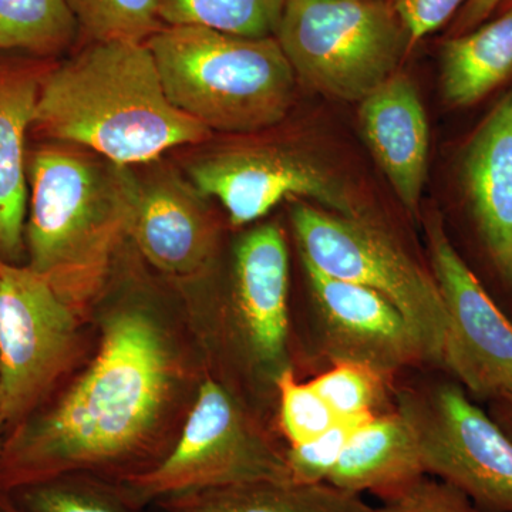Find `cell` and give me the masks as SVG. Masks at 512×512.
Returning a JSON list of instances; mask_svg holds the SVG:
<instances>
[{
    "label": "cell",
    "instance_id": "4316f807",
    "mask_svg": "<svg viewBox=\"0 0 512 512\" xmlns=\"http://www.w3.org/2000/svg\"><path fill=\"white\" fill-rule=\"evenodd\" d=\"M372 417L340 419L335 426L308 443L286 446L289 480L299 484L326 483L353 431Z\"/></svg>",
    "mask_w": 512,
    "mask_h": 512
},
{
    "label": "cell",
    "instance_id": "ffe728a7",
    "mask_svg": "<svg viewBox=\"0 0 512 512\" xmlns=\"http://www.w3.org/2000/svg\"><path fill=\"white\" fill-rule=\"evenodd\" d=\"M153 504L164 512H377L362 495L329 483L256 481L171 495Z\"/></svg>",
    "mask_w": 512,
    "mask_h": 512
},
{
    "label": "cell",
    "instance_id": "2e32d148",
    "mask_svg": "<svg viewBox=\"0 0 512 512\" xmlns=\"http://www.w3.org/2000/svg\"><path fill=\"white\" fill-rule=\"evenodd\" d=\"M363 137L404 210L419 221L429 165L430 131L423 101L409 77L393 74L360 101Z\"/></svg>",
    "mask_w": 512,
    "mask_h": 512
},
{
    "label": "cell",
    "instance_id": "5bb4252c",
    "mask_svg": "<svg viewBox=\"0 0 512 512\" xmlns=\"http://www.w3.org/2000/svg\"><path fill=\"white\" fill-rule=\"evenodd\" d=\"M231 313L248 366L276 389L291 355V269L281 225L264 224L239 239Z\"/></svg>",
    "mask_w": 512,
    "mask_h": 512
},
{
    "label": "cell",
    "instance_id": "3957f363",
    "mask_svg": "<svg viewBox=\"0 0 512 512\" xmlns=\"http://www.w3.org/2000/svg\"><path fill=\"white\" fill-rule=\"evenodd\" d=\"M28 184V266L77 309L103 288L131 235L141 181L87 148L43 141L28 150Z\"/></svg>",
    "mask_w": 512,
    "mask_h": 512
},
{
    "label": "cell",
    "instance_id": "1f68e13d",
    "mask_svg": "<svg viewBox=\"0 0 512 512\" xmlns=\"http://www.w3.org/2000/svg\"><path fill=\"white\" fill-rule=\"evenodd\" d=\"M0 512H28L23 510L8 491L0 490Z\"/></svg>",
    "mask_w": 512,
    "mask_h": 512
},
{
    "label": "cell",
    "instance_id": "5b68a950",
    "mask_svg": "<svg viewBox=\"0 0 512 512\" xmlns=\"http://www.w3.org/2000/svg\"><path fill=\"white\" fill-rule=\"evenodd\" d=\"M275 39L305 86L359 103L413 46L389 0H286Z\"/></svg>",
    "mask_w": 512,
    "mask_h": 512
},
{
    "label": "cell",
    "instance_id": "83f0119b",
    "mask_svg": "<svg viewBox=\"0 0 512 512\" xmlns=\"http://www.w3.org/2000/svg\"><path fill=\"white\" fill-rule=\"evenodd\" d=\"M379 500L377 512H488L453 485L427 474L382 495Z\"/></svg>",
    "mask_w": 512,
    "mask_h": 512
},
{
    "label": "cell",
    "instance_id": "7a4b0ae2",
    "mask_svg": "<svg viewBox=\"0 0 512 512\" xmlns=\"http://www.w3.org/2000/svg\"><path fill=\"white\" fill-rule=\"evenodd\" d=\"M30 133L133 167L212 131L168 100L146 43L92 42L50 64Z\"/></svg>",
    "mask_w": 512,
    "mask_h": 512
},
{
    "label": "cell",
    "instance_id": "8fae6325",
    "mask_svg": "<svg viewBox=\"0 0 512 512\" xmlns=\"http://www.w3.org/2000/svg\"><path fill=\"white\" fill-rule=\"evenodd\" d=\"M76 309L28 265L0 261V417L19 423L72 359Z\"/></svg>",
    "mask_w": 512,
    "mask_h": 512
},
{
    "label": "cell",
    "instance_id": "d4e9b609",
    "mask_svg": "<svg viewBox=\"0 0 512 512\" xmlns=\"http://www.w3.org/2000/svg\"><path fill=\"white\" fill-rule=\"evenodd\" d=\"M92 42L146 43L164 28L156 0H66Z\"/></svg>",
    "mask_w": 512,
    "mask_h": 512
},
{
    "label": "cell",
    "instance_id": "44dd1931",
    "mask_svg": "<svg viewBox=\"0 0 512 512\" xmlns=\"http://www.w3.org/2000/svg\"><path fill=\"white\" fill-rule=\"evenodd\" d=\"M79 32L66 0H0V53L52 60Z\"/></svg>",
    "mask_w": 512,
    "mask_h": 512
},
{
    "label": "cell",
    "instance_id": "4fadbf2b",
    "mask_svg": "<svg viewBox=\"0 0 512 512\" xmlns=\"http://www.w3.org/2000/svg\"><path fill=\"white\" fill-rule=\"evenodd\" d=\"M191 184L215 198L235 227L252 224L284 201L318 202L323 210L360 217L345 187L320 165L275 146H235L198 158Z\"/></svg>",
    "mask_w": 512,
    "mask_h": 512
},
{
    "label": "cell",
    "instance_id": "7402d4cb",
    "mask_svg": "<svg viewBox=\"0 0 512 512\" xmlns=\"http://www.w3.org/2000/svg\"><path fill=\"white\" fill-rule=\"evenodd\" d=\"M165 26H202L247 37L275 36L286 0H156Z\"/></svg>",
    "mask_w": 512,
    "mask_h": 512
},
{
    "label": "cell",
    "instance_id": "6da1fadb",
    "mask_svg": "<svg viewBox=\"0 0 512 512\" xmlns=\"http://www.w3.org/2000/svg\"><path fill=\"white\" fill-rule=\"evenodd\" d=\"M173 384L163 330L143 309L107 320L92 365L49 412L22 424L0 451V490L72 474H137Z\"/></svg>",
    "mask_w": 512,
    "mask_h": 512
},
{
    "label": "cell",
    "instance_id": "4dcf8cb0",
    "mask_svg": "<svg viewBox=\"0 0 512 512\" xmlns=\"http://www.w3.org/2000/svg\"><path fill=\"white\" fill-rule=\"evenodd\" d=\"M487 404V413L512 441V393L494 397Z\"/></svg>",
    "mask_w": 512,
    "mask_h": 512
},
{
    "label": "cell",
    "instance_id": "7c38bea8",
    "mask_svg": "<svg viewBox=\"0 0 512 512\" xmlns=\"http://www.w3.org/2000/svg\"><path fill=\"white\" fill-rule=\"evenodd\" d=\"M427 261L446 306L444 370L477 403L512 393V320L451 244L439 208L421 210Z\"/></svg>",
    "mask_w": 512,
    "mask_h": 512
},
{
    "label": "cell",
    "instance_id": "ac0fdd59",
    "mask_svg": "<svg viewBox=\"0 0 512 512\" xmlns=\"http://www.w3.org/2000/svg\"><path fill=\"white\" fill-rule=\"evenodd\" d=\"M423 474L412 430L402 414L392 410L353 431L326 483L380 498Z\"/></svg>",
    "mask_w": 512,
    "mask_h": 512
},
{
    "label": "cell",
    "instance_id": "30bf717a",
    "mask_svg": "<svg viewBox=\"0 0 512 512\" xmlns=\"http://www.w3.org/2000/svg\"><path fill=\"white\" fill-rule=\"evenodd\" d=\"M457 181L463 245L456 251L512 320V87L464 141Z\"/></svg>",
    "mask_w": 512,
    "mask_h": 512
},
{
    "label": "cell",
    "instance_id": "8992f818",
    "mask_svg": "<svg viewBox=\"0 0 512 512\" xmlns=\"http://www.w3.org/2000/svg\"><path fill=\"white\" fill-rule=\"evenodd\" d=\"M394 407L409 424L421 467L488 512H512V441L466 389L436 367L394 380Z\"/></svg>",
    "mask_w": 512,
    "mask_h": 512
},
{
    "label": "cell",
    "instance_id": "277c9868",
    "mask_svg": "<svg viewBox=\"0 0 512 512\" xmlns=\"http://www.w3.org/2000/svg\"><path fill=\"white\" fill-rule=\"evenodd\" d=\"M146 45L168 100L208 130L254 133L291 107L296 77L275 36L164 26Z\"/></svg>",
    "mask_w": 512,
    "mask_h": 512
},
{
    "label": "cell",
    "instance_id": "52a82bcc",
    "mask_svg": "<svg viewBox=\"0 0 512 512\" xmlns=\"http://www.w3.org/2000/svg\"><path fill=\"white\" fill-rule=\"evenodd\" d=\"M291 222L299 255L325 274L382 295L407 320L431 365L444 370L448 319L429 264L363 215L346 217L298 201Z\"/></svg>",
    "mask_w": 512,
    "mask_h": 512
},
{
    "label": "cell",
    "instance_id": "f1b7e54d",
    "mask_svg": "<svg viewBox=\"0 0 512 512\" xmlns=\"http://www.w3.org/2000/svg\"><path fill=\"white\" fill-rule=\"evenodd\" d=\"M409 33L412 45L457 15L467 0H389Z\"/></svg>",
    "mask_w": 512,
    "mask_h": 512
},
{
    "label": "cell",
    "instance_id": "9c48e42d",
    "mask_svg": "<svg viewBox=\"0 0 512 512\" xmlns=\"http://www.w3.org/2000/svg\"><path fill=\"white\" fill-rule=\"evenodd\" d=\"M301 258L306 285L303 342L299 363L315 377L350 363L396 379L434 367L402 313L379 293L320 271Z\"/></svg>",
    "mask_w": 512,
    "mask_h": 512
},
{
    "label": "cell",
    "instance_id": "ba28073f",
    "mask_svg": "<svg viewBox=\"0 0 512 512\" xmlns=\"http://www.w3.org/2000/svg\"><path fill=\"white\" fill-rule=\"evenodd\" d=\"M256 481H291L286 446L265 433L234 390L208 379L175 446L120 485L144 507L171 495Z\"/></svg>",
    "mask_w": 512,
    "mask_h": 512
},
{
    "label": "cell",
    "instance_id": "9a60e30c",
    "mask_svg": "<svg viewBox=\"0 0 512 512\" xmlns=\"http://www.w3.org/2000/svg\"><path fill=\"white\" fill-rule=\"evenodd\" d=\"M204 198L170 171L141 181L131 237L158 271L187 278L210 265L218 231Z\"/></svg>",
    "mask_w": 512,
    "mask_h": 512
},
{
    "label": "cell",
    "instance_id": "484cf974",
    "mask_svg": "<svg viewBox=\"0 0 512 512\" xmlns=\"http://www.w3.org/2000/svg\"><path fill=\"white\" fill-rule=\"evenodd\" d=\"M279 429L286 446L308 443L340 420L311 382H303L289 367L276 380Z\"/></svg>",
    "mask_w": 512,
    "mask_h": 512
},
{
    "label": "cell",
    "instance_id": "603a6c76",
    "mask_svg": "<svg viewBox=\"0 0 512 512\" xmlns=\"http://www.w3.org/2000/svg\"><path fill=\"white\" fill-rule=\"evenodd\" d=\"M28 512H137L119 483H96L89 474H72L8 491Z\"/></svg>",
    "mask_w": 512,
    "mask_h": 512
},
{
    "label": "cell",
    "instance_id": "d6986e66",
    "mask_svg": "<svg viewBox=\"0 0 512 512\" xmlns=\"http://www.w3.org/2000/svg\"><path fill=\"white\" fill-rule=\"evenodd\" d=\"M500 9L497 18L450 36L441 46L440 86L447 106H476L511 79L512 0Z\"/></svg>",
    "mask_w": 512,
    "mask_h": 512
},
{
    "label": "cell",
    "instance_id": "d6a6232c",
    "mask_svg": "<svg viewBox=\"0 0 512 512\" xmlns=\"http://www.w3.org/2000/svg\"><path fill=\"white\" fill-rule=\"evenodd\" d=\"M5 426H6L5 421H3L2 417H0V451H2V447H3L2 431H3V427H5Z\"/></svg>",
    "mask_w": 512,
    "mask_h": 512
},
{
    "label": "cell",
    "instance_id": "f546056e",
    "mask_svg": "<svg viewBox=\"0 0 512 512\" xmlns=\"http://www.w3.org/2000/svg\"><path fill=\"white\" fill-rule=\"evenodd\" d=\"M507 0H467L454 16L450 36L463 35L483 25Z\"/></svg>",
    "mask_w": 512,
    "mask_h": 512
},
{
    "label": "cell",
    "instance_id": "cb8c5ba5",
    "mask_svg": "<svg viewBox=\"0 0 512 512\" xmlns=\"http://www.w3.org/2000/svg\"><path fill=\"white\" fill-rule=\"evenodd\" d=\"M394 380L369 367L343 363L309 382L339 419H362L396 410Z\"/></svg>",
    "mask_w": 512,
    "mask_h": 512
},
{
    "label": "cell",
    "instance_id": "e0dca14e",
    "mask_svg": "<svg viewBox=\"0 0 512 512\" xmlns=\"http://www.w3.org/2000/svg\"><path fill=\"white\" fill-rule=\"evenodd\" d=\"M52 60L0 57V261L18 264L28 215V136Z\"/></svg>",
    "mask_w": 512,
    "mask_h": 512
}]
</instances>
